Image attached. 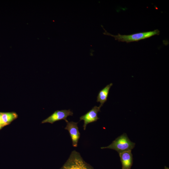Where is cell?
<instances>
[{
  "label": "cell",
  "instance_id": "cell-1",
  "mask_svg": "<svg viewBox=\"0 0 169 169\" xmlns=\"http://www.w3.org/2000/svg\"><path fill=\"white\" fill-rule=\"evenodd\" d=\"M105 30L104 34L110 35L114 37L115 39L118 41L129 43L133 42H137L151 37L156 35L160 34V31L157 29L152 31L141 32L130 35H121L118 33L117 35H113L108 33Z\"/></svg>",
  "mask_w": 169,
  "mask_h": 169
},
{
  "label": "cell",
  "instance_id": "cell-2",
  "mask_svg": "<svg viewBox=\"0 0 169 169\" xmlns=\"http://www.w3.org/2000/svg\"><path fill=\"white\" fill-rule=\"evenodd\" d=\"M60 169H94L84 160L79 153L74 150Z\"/></svg>",
  "mask_w": 169,
  "mask_h": 169
},
{
  "label": "cell",
  "instance_id": "cell-3",
  "mask_svg": "<svg viewBox=\"0 0 169 169\" xmlns=\"http://www.w3.org/2000/svg\"><path fill=\"white\" fill-rule=\"evenodd\" d=\"M135 143L131 141L127 134L124 133L117 137L108 146L101 147V149H110L116 151L119 153L131 151L134 147Z\"/></svg>",
  "mask_w": 169,
  "mask_h": 169
},
{
  "label": "cell",
  "instance_id": "cell-4",
  "mask_svg": "<svg viewBox=\"0 0 169 169\" xmlns=\"http://www.w3.org/2000/svg\"><path fill=\"white\" fill-rule=\"evenodd\" d=\"M73 113L70 110H58L55 111L50 116L43 120L42 123H49L53 124L55 122L61 120H64L66 122L68 121L67 119L68 116H72Z\"/></svg>",
  "mask_w": 169,
  "mask_h": 169
},
{
  "label": "cell",
  "instance_id": "cell-5",
  "mask_svg": "<svg viewBox=\"0 0 169 169\" xmlns=\"http://www.w3.org/2000/svg\"><path fill=\"white\" fill-rule=\"evenodd\" d=\"M66 123L67 125L64 129L68 130L69 132L73 146L77 147L80 136V133L77 125L78 122L72 121H68Z\"/></svg>",
  "mask_w": 169,
  "mask_h": 169
},
{
  "label": "cell",
  "instance_id": "cell-6",
  "mask_svg": "<svg viewBox=\"0 0 169 169\" xmlns=\"http://www.w3.org/2000/svg\"><path fill=\"white\" fill-rule=\"evenodd\" d=\"M101 107L100 105L98 107L95 106L90 110L80 117V121L83 120L84 121L83 127L84 130L88 124L96 121L99 119L97 114L100 111Z\"/></svg>",
  "mask_w": 169,
  "mask_h": 169
},
{
  "label": "cell",
  "instance_id": "cell-7",
  "mask_svg": "<svg viewBox=\"0 0 169 169\" xmlns=\"http://www.w3.org/2000/svg\"><path fill=\"white\" fill-rule=\"evenodd\" d=\"M131 151H125L119 153L122 169H131L133 163V158Z\"/></svg>",
  "mask_w": 169,
  "mask_h": 169
},
{
  "label": "cell",
  "instance_id": "cell-8",
  "mask_svg": "<svg viewBox=\"0 0 169 169\" xmlns=\"http://www.w3.org/2000/svg\"><path fill=\"white\" fill-rule=\"evenodd\" d=\"M112 85V83L107 85L99 92L96 101L100 102V105L101 107L107 100L110 89Z\"/></svg>",
  "mask_w": 169,
  "mask_h": 169
},
{
  "label": "cell",
  "instance_id": "cell-9",
  "mask_svg": "<svg viewBox=\"0 0 169 169\" xmlns=\"http://www.w3.org/2000/svg\"><path fill=\"white\" fill-rule=\"evenodd\" d=\"M17 117V115L14 112L2 113V118L5 125L9 124Z\"/></svg>",
  "mask_w": 169,
  "mask_h": 169
},
{
  "label": "cell",
  "instance_id": "cell-10",
  "mask_svg": "<svg viewBox=\"0 0 169 169\" xmlns=\"http://www.w3.org/2000/svg\"><path fill=\"white\" fill-rule=\"evenodd\" d=\"M0 124L2 126L5 125L2 118V113H0Z\"/></svg>",
  "mask_w": 169,
  "mask_h": 169
},
{
  "label": "cell",
  "instance_id": "cell-11",
  "mask_svg": "<svg viewBox=\"0 0 169 169\" xmlns=\"http://www.w3.org/2000/svg\"><path fill=\"white\" fill-rule=\"evenodd\" d=\"M164 169H169V168L166 166H164Z\"/></svg>",
  "mask_w": 169,
  "mask_h": 169
},
{
  "label": "cell",
  "instance_id": "cell-12",
  "mask_svg": "<svg viewBox=\"0 0 169 169\" xmlns=\"http://www.w3.org/2000/svg\"><path fill=\"white\" fill-rule=\"evenodd\" d=\"M2 126L0 124V129L1 128Z\"/></svg>",
  "mask_w": 169,
  "mask_h": 169
}]
</instances>
